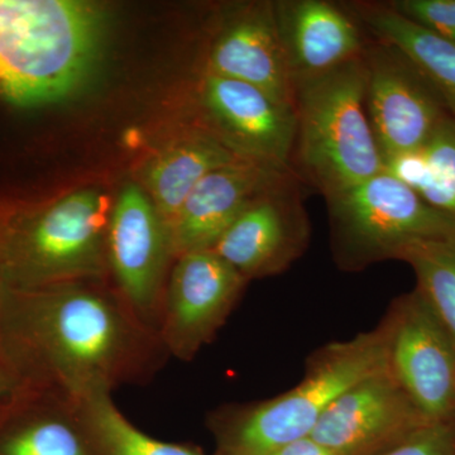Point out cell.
Masks as SVG:
<instances>
[{"instance_id":"obj_25","label":"cell","mask_w":455,"mask_h":455,"mask_svg":"<svg viewBox=\"0 0 455 455\" xmlns=\"http://www.w3.org/2000/svg\"><path fill=\"white\" fill-rule=\"evenodd\" d=\"M269 455H337L311 436L295 440Z\"/></svg>"},{"instance_id":"obj_6","label":"cell","mask_w":455,"mask_h":455,"mask_svg":"<svg viewBox=\"0 0 455 455\" xmlns=\"http://www.w3.org/2000/svg\"><path fill=\"white\" fill-rule=\"evenodd\" d=\"M325 200L334 259L344 271L398 259L416 242L455 238V215L434 208L387 171Z\"/></svg>"},{"instance_id":"obj_12","label":"cell","mask_w":455,"mask_h":455,"mask_svg":"<svg viewBox=\"0 0 455 455\" xmlns=\"http://www.w3.org/2000/svg\"><path fill=\"white\" fill-rule=\"evenodd\" d=\"M200 106L211 131L241 157L292 170L298 118L256 86L215 75H203Z\"/></svg>"},{"instance_id":"obj_18","label":"cell","mask_w":455,"mask_h":455,"mask_svg":"<svg viewBox=\"0 0 455 455\" xmlns=\"http://www.w3.org/2000/svg\"><path fill=\"white\" fill-rule=\"evenodd\" d=\"M347 7L371 37L394 44L427 77L455 118V42L400 16L386 2H350Z\"/></svg>"},{"instance_id":"obj_11","label":"cell","mask_w":455,"mask_h":455,"mask_svg":"<svg viewBox=\"0 0 455 455\" xmlns=\"http://www.w3.org/2000/svg\"><path fill=\"white\" fill-rule=\"evenodd\" d=\"M309 239V220L292 171L254 199L212 251L250 281L289 268Z\"/></svg>"},{"instance_id":"obj_19","label":"cell","mask_w":455,"mask_h":455,"mask_svg":"<svg viewBox=\"0 0 455 455\" xmlns=\"http://www.w3.org/2000/svg\"><path fill=\"white\" fill-rule=\"evenodd\" d=\"M44 394L41 407L0 420V455H97L80 403Z\"/></svg>"},{"instance_id":"obj_22","label":"cell","mask_w":455,"mask_h":455,"mask_svg":"<svg viewBox=\"0 0 455 455\" xmlns=\"http://www.w3.org/2000/svg\"><path fill=\"white\" fill-rule=\"evenodd\" d=\"M398 260L411 266L416 291L455 346V238L416 242Z\"/></svg>"},{"instance_id":"obj_17","label":"cell","mask_w":455,"mask_h":455,"mask_svg":"<svg viewBox=\"0 0 455 455\" xmlns=\"http://www.w3.org/2000/svg\"><path fill=\"white\" fill-rule=\"evenodd\" d=\"M239 158L243 157L208 130L191 132L149 158L143 170L146 193L170 233L182 204L196 185L212 171Z\"/></svg>"},{"instance_id":"obj_1","label":"cell","mask_w":455,"mask_h":455,"mask_svg":"<svg viewBox=\"0 0 455 455\" xmlns=\"http://www.w3.org/2000/svg\"><path fill=\"white\" fill-rule=\"evenodd\" d=\"M104 280L0 287V355L22 387L83 403L163 367L160 335Z\"/></svg>"},{"instance_id":"obj_9","label":"cell","mask_w":455,"mask_h":455,"mask_svg":"<svg viewBox=\"0 0 455 455\" xmlns=\"http://www.w3.org/2000/svg\"><path fill=\"white\" fill-rule=\"evenodd\" d=\"M362 60L368 118L385 164L420 148L449 113L427 77L394 44L368 37Z\"/></svg>"},{"instance_id":"obj_10","label":"cell","mask_w":455,"mask_h":455,"mask_svg":"<svg viewBox=\"0 0 455 455\" xmlns=\"http://www.w3.org/2000/svg\"><path fill=\"white\" fill-rule=\"evenodd\" d=\"M175 259L164 289L158 335L169 355L191 361L214 339L248 281L212 250Z\"/></svg>"},{"instance_id":"obj_21","label":"cell","mask_w":455,"mask_h":455,"mask_svg":"<svg viewBox=\"0 0 455 455\" xmlns=\"http://www.w3.org/2000/svg\"><path fill=\"white\" fill-rule=\"evenodd\" d=\"M80 406L97 455H209L196 445L164 442L143 433L122 414L112 395H99Z\"/></svg>"},{"instance_id":"obj_16","label":"cell","mask_w":455,"mask_h":455,"mask_svg":"<svg viewBox=\"0 0 455 455\" xmlns=\"http://www.w3.org/2000/svg\"><path fill=\"white\" fill-rule=\"evenodd\" d=\"M275 13L293 84L358 59L366 47L363 27L346 4L276 0Z\"/></svg>"},{"instance_id":"obj_15","label":"cell","mask_w":455,"mask_h":455,"mask_svg":"<svg viewBox=\"0 0 455 455\" xmlns=\"http://www.w3.org/2000/svg\"><path fill=\"white\" fill-rule=\"evenodd\" d=\"M292 171L247 158L212 171L182 204L171 229L175 259L184 253L212 250L254 199Z\"/></svg>"},{"instance_id":"obj_26","label":"cell","mask_w":455,"mask_h":455,"mask_svg":"<svg viewBox=\"0 0 455 455\" xmlns=\"http://www.w3.org/2000/svg\"><path fill=\"white\" fill-rule=\"evenodd\" d=\"M22 390L14 374L11 372L4 362H0V406L12 401L16 392Z\"/></svg>"},{"instance_id":"obj_20","label":"cell","mask_w":455,"mask_h":455,"mask_svg":"<svg viewBox=\"0 0 455 455\" xmlns=\"http://www.w3.org/2000/svg\"><path fill=\"white\" fill-rule=\"evenodd\" d=\"M385 171L434 208L455 215V118L440 122L420 148L386 160Z\"/></svg>"},{"instance_id":"obj_5","label":"cell","mask_w":455,"mask_h":455,"mask_svg":"<svg viewBox=\"0 0 455 455\" xmlns=\"http://www.w3.org/2000/svg\"><path fill=\"white\" fill-rule=\"evenodd\" d=\"M110 212L109 199L98 188L51 204L9 236L0 287L28 290L106 278Z\"/></svg>"},{"instance_id":"obj_13","label":"cell","mask_w":455,"mask_h":455,"mask_svg":"<svg viewBox=\"0 0 455 455\" xmlns=\"http://www.w3.org/2000/svg\"><path fill=\"white\" fill-rule=\"evenodd\" d=\"M429 424L387 368L338 397L310 436L337 455H374Z\"/></svg>"},{"instance_id":"obj_7","label":"cell","mask_w":455,"mask_h":455,"mask_svg":"<svg viewBox=\"0 0 455 455\" xmlns=\"http://www.w3.org/2000/svg\"><path fill=\"white\" fill-rule=\"evenodd\" d=\"M107 251L116 291L158 334L167 267L175 253L169 228L140 185H124L114 203Z\"/></svg>"},{"instance_id":"obj_3","label":"cell","mask_w":455,"mask_h":455,"mask_svg":"<svg viewBox=\"0 0 455 455\" xmlns=\"http://www.w3.org/2000/svg\"><path fill=\"white\" fill-rule=\"evenodd\" d=\"M291 167L326 197L385 171L366 107L362 56L328 73L299 80Z\"/></svg>"},{"instance_id":"obj_2","label":"cell","mask_w":455,"mask_h":455,"mask_svg":"<svg viewBox=\"0 0 455 455\" xmlns=\"http://www.w3.org/2000/svg\"><path fill=\"white\" fill-rule=\"evenodd\" d=\"M106 14L76 0H0V99L59 103L89 83L100 61Z\"/></svg>"},{"instance_id":"obj_8","label":"cell","mask_w":455,"mask_h":455,"mask_svg":"<svg viewBox=\"0 0 455 455\" xmlns=\"http://www.w3.org/2000/svg\"><path fill=\"white\" fill-rule=\"evenodd\" d=\"M387 368L430 424L455 421V346L419 292L401 296L383 322Z\"/></svg>"},{"instance_id":"obj_4","label":"cell","mask_w":455,"mask_h":455,"mask_svg":"<svg viewBox=\"0 0 455 455\" xmlns=\"http://www.w3.org/2000/svg\"><path fill=\"white\" fill-rule=\"evenodd\" d=\"M387 370L383 325L320 350L292 390L212 416L217 455H269L313 433L331 403L353 386Z\"/></svg>"},{"instance_id":"obj_14","label":"cell","mask_w":455,"mask_h":455,"mask_svg":"<svg viewBox=\"0 0 455 455\" xmlns=\"http://www.w3.org/2000/svg\"><path fill=\"white\" fill-rule=\"evenodd\" d=\"M204 73L250 84L295 109V88L278 33L275 2L230 11L209 46Z\"/></svg>"},{"instance_id":"obj_24","label":"cell","mask_w":455,"mask_h":455,"mask_svg":"<svg viewBox=\"0 0 455 455\" xmlns=\"http://www.w3.org/2000/svg\"><path fill=\"white\" fill-rule=\"evenodd\" d=\"M374 455H455V421L427 425Z\"/></svg>"},{"instance_id":"obj_23","label":"cell","mask_w":455,"mask_h":455,"mask_svg":"<svg viewBox=\"0 0 455 455\" xmlns=\"http://www.w3.org/2000/svg\"><path fill=\"white\" fill-rule=\"evenodd\" d=\"M388 7L444 40L455 42V0H390Z\"/></svg>"}]
</instances>
